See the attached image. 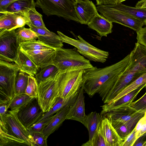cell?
Returning <instances> with one entry per match:
<instances>
[{
	"label": "cell",
	"mask_w": 146,
	"mask_h": 146,
	"mask_svg": "<svg viewBox=\"0 0 146 146\" xmlns=\"http://www.w3.org/2000/svg\"><path fill=\"white\" fill-rule=\"evenodd\" d=\"M129 61V54L113 64L83 70L82 87L90 97L98 93L103 101Z\"/></svg>",
	"instance_id": "1"
},
{
	"label": "cell",
	"mask_w": 146,
	"mask_h": 146,
	"mask_svg": "<svg viewBox=\"0 0 146 146\" xmlns=\"http://www.w3.org/2000/svg\"><path fill=\"white\" fill-rule=\"evenodd\" d=\"M52 64L60 72L76 70L88 69L93 66L90 60L80 54L77 48L55 49V54Z\"/></svg>",
	"instance_id": "2"
},
{
	"label": "cell",
	"mask_w": 146,
	"mask_h": 146,
	"mask_svg": "<svg viewBox=\"0 0 146 146\" xmlns=\"http://www.w3.org/2000/svg\"><path fill=\"white\" fill-rule=\"evenodd\" d=\"M76 0H36L35 6L47 16L56 15L80 23L75 9Z\"/></svg>",
	"instance_id": "3"
},
{
	"label": "cell",
	"mask_w": 146,
	"mask_h": 146,
	"mask_svg": "<svg viewBox=\"0 0 146 146\" xmlns=\"http://www.w3.org/2000/svg\"><path fill=\"white\" fill-rule=\"evenodd\" d=\"M83 72V70L59 72L56 76L59 97L66 98L79 91L82 87Z\"/></svg>",
	"instance_id": "4"
},
{
	"label": "cell",
	"mask_w": 146,
	"mask_h": 146,
	"mask_svg": "<svg viewBox=\"0 0 146 146\" xmlns=\"http://www.w3.org/2000/svg\"><path fill=\"white\" fill-rule=\"evenodd\" d=\"M13 62L0 60V98L11 101L15 95V81L19 71Z\"/></svg>",
	"instance_id": "5"
},
{
	"label": "cell",
	"mask_w": 146,
	"mask_h": 146,
	"mask_svg": "<svg viewBox=\"0 0 146 146\" xmlns=\"http://www.w3.org/2000/svg\"><path fill=\"white\" fill-rule=\"evenodd\" d=\"M63 42L72 45L76 48L78 51L90 60L104 63L109 56V52L98 48L91 45L84 39L80 35L78 39H75L58 31Z\"/></svg>",
	"instance_id": "6"
},
{
	"label": "cell",
	"mask_w": 146,
	"mask_h": 146,
	"mask_svg": "<svg viewBox=\"0 0 146 146\" xmlns=\"http://www.w3.org/2000/svg\"><path fill=\"white\" fill-rule=\"evenodd\" d=\"M96 8L101 15L112 23L120 24L137 32L144 25L143 23L116 9L113 5H98Z\"/></svg>",
	"instance_id": "7"
},
{
	"label": "cell",
	"mask_w": 146,
	"mask_h": 146,
	"mask_svg": "<svg viewBox=\"0 0 146 146\" xmlns=\"http://www.w3.org/2000/svg\"><path fill=\"white\" fill-rule=\"evenodd\" d=\"M57 74L38 84L37 99L44 113L50 110L59 97L56 82Z\"/></svg>",
	"instance_id": "8"
},
{
	"label": "cell",
	"mask_w": 146,
	"mask_h": 146,
	"mask_svg": "<svg viewBox=\"0 0 146 146\" xmlns=\"http://www.w3.org/2000/svg\"><path fill=\"white\" fill-rule=\"evenodd\" d=\"M15 30L0 34V60L14 62L19 48Z\"/></svg>",
	"instance_id": "9"
},
{
	"label": "cell",
	"mask_w": 146,
	"mask_h": 146,
	"mask_svg": "<svg viewBox=\"0 0 146 146\" xmlns=\"http://www.w3.org/2000/svg\"><path fill=\"white\" fill-rule=\"evenodd\" d=\"M18 110H8L6 114L4 120L6 133L23 140L29 146H31L29 139L30 133L17 116Z\"/></svg>",
	"instance_id": "10"
},
{
	"label": "cell",
	"mask_w": 146,
	"mask_h": 146,
	"mask_svg": "<svg viewBox=\"0 0 146 146\" xmlns=\"http://www.w3.org/2000/svg\"><path fill=\"white\" fill-rule=\"evenodd\" d=\"M44 113L38 104L37 98H34L18 110L17 115L27 129L38 121Z\"/></svg>",
	"instance_id": "11"
},
{
	"label": "cell",
	"mask_w": 146,
	"mask_h": 146,
	"mask_svg": "<svg viewBox=\"0 0 146 146\" xmlns=\"http://www.w3.org/2000/svg\"><path fill=\"white\" fill-rule=\"evenodd\" d=\"M75 9L80 23L88 25L98 14L96 7L92 1H76Z\"/></svg>",
	"instance_id": "12"
},
{
	"label": "cell",
	"mask_w": 146,
	"mask_h": 146,
	"mask_svg": "<svg viewBox=\"0 0 146 146\" xmlns=\"http://www.w3.org/2000/svg\"><path fill=\"white\" fill-rule=\"evenodd\" d=\"M27 25L38 35V40L54 49L62 47L63 42L58 35L47 28L36 27L29 21Z\"/></svg>",
	"instance_id": "13"
},
{
	"label": "cell",
	"mask_w": 146,
	"mask_h": 146,
	"mask_svg": "<svg viewBox=\"0 0 146 146\" xmlns=\"http://www.w3.org/2000/svg\"><path fill=\"white\" fill-rule=\"evenodd\" d=\"M84 90L81 87L80 89L77 98L73 104L69 108L66 119L74 120L83 124L87 115L85 113Z\"/></svg>",
	"instance_id": "14"
},
{
	"label": "cell",
	"mask_w": 146,
	"mask_h": 146,
	"mask_svg": "<svg viewBox=\"0 0 146 146\" xmlns=\"http://www.w3.org/2000/svg\"><path fill=\"white\" fill-rule=\"evenodd\" d=\"M22 51L34 62L39 68L53 64V60L55 56V49Z\"/></svg>",
	"instance_id": "15"
},
{
	"label": "cell",
	"mask_w": 146,
	"mask_h": 146,
	"mask_svg": "<svg viewBox=\"0 0 146 146\" xmlns=\"http://www.w3.org/2000/svg\"><path fill=\"white\" fill-rule=\"evenodd\" d=\"M103 116L96 111L92 112L87 115L86 119L83 124L87 129L89 135V140L82 144L83 146H92L99 126L101 123Z\"/></svg>",
	"instance_id": "16"
},
{
	"label": "cell",
	"mask_w": 146,
	"mask_h": 146,
	"mask_svg": "<svg viewBox=\"0 0 146 146\" xmlns=\"http://www.w3.org/2000/svg\"><path fill=\"white\" fill-rule=\"evenodd\" d=\"M138 111L130 105H127L108 111L102 115L107 117L112 121H117L124 123L134 116Z\"/></svg>",
	"instance_id": "17"
},
{
	"label": "cell",
	"mask_w": 146,
	"mask_h": 146,
	"mask_svg": "<svg viewBox=\"0 0 146 146\" xmlns=\"http://www.w3.org/2000/svg\"><path fill=\"white\" fill-rule=\"evenodd\" d=\"M145 113L138 111L134 116L124 123L117 121H112L113 126L123 141L133 130L138 122L143 116Z\"/></svg>",
	"instance_id": "18"
},
{
	"label": "cell",
	"mask_w": 146,
	"mask_h": 146,
	"mask_svg": "<svg viewBox=\"0 0 146 146\" xmlns=\"http://www.w3.org/2000/svg\"><path fill=\"white\" fill-rule=\"evenodd\" d=\"M112 123L109 119L103 116L102 126L107 146H122L123 141L113 126Z\"/></svg>",
	"instance_id": "19"
},
{
	"label": "cell",
	"mask_w": 146,
	"mask_h": 146,
	"mask_svg": "<svg viewBox=\"0 0 146 146\" xmlns=\"http://www.w3.org/2000/svg\"><path fill=\"white\" fill-rule=\"evenodd\" d=\"M146 86V84L142 85L115 101L105 104L101 106L102 110L101 114L102 115L109 111L123 106L130 105L140 91Z\"/></svg>",
	"instance_id": "20"
},
{
	"label": "cell",
	"mask_w": 146,
	"mask_h": 146,
	"mask_svg": "<svg viewBox=\"0 0 146 146\" xmlns=\"http://www.w3.org/2000/svg\"><path fill=\"white\" fill-rule=\"evenodd\" d=\"M88 26L96 31L101 37L111 33L113 27L112 23L98 13L92 18Z\"/></svg>",
	"instance_id": "21"
},
{
	"label": "cell",
	"mask_w": 146,
	"mask_h": 146,
	"mask_svg": "<svg viewBox=\"0 0 146 146\" xmlns=\"http://www.w3.org/2000/svg\"><path fill=\"white\" fill-rule=\"evenodd\" d=\"M19 71L29 75L35 76L39 68L34 62L19 48L14 62Z\"/></svg>",
	"instance_id": "22"
},
{
	"label": "cell",
	"mask_w": 146,
	"mask_h": 146,
	"mask_svg": "<svg viewBox=\"0 0 146 146\" xmlns=\"http://www.w3.org/2000/svg\"><path fill=\"white\" fill-rule=\"evenodd\" d=\"M66 106L54 115L48 124L43 130L42 133L47 138L54 132L66 119V117L70 106Z\"/></svg>",
	"instance_id": "23"
},
{
	"label": "cell",
	"mask_w": 146,
	"mask_h": 146,
	"mask_svg": "<svg viewBox=\"0 0 146 146\" xmlns=\"http://www.w3.org/2000/svg\"><path fill=\"white\" fill-rule=\"evenodd\" d=\"M79 91L74 95L66 98L63 99L59 97H58L50 110L45 113L37 122L52 116L64 107L67 105H71L73 104L77 98Z\"/></svg>",
	"instance_id": "24"
},
{
	"label": "cell",
	"mask_w": 146,
	"mask_h": 146,
	"mask_svg": "<svg viewBox=\"0 0 146 146\" xmlns=\"http://www.w3.org/2000/svg\"><path fill=\"white\" fill-rule=\"evenodd\" d=\"M17 13H0V34L17 29Z\"/></svg>",
	"instance_id": "25"
},
{
	"label": "cell",
	"mask_w": 146,
	"mask_h": 146,
	"mask_svg": "<svg viewBox=\"0 0 146 146\" xmlns=\"http://www.w3.org/2000/svg\"><path fill=\"white\" fill-rule=\"evenodd\" d=\"M112 5L116 9L143 23L146 20V9L131 7L120 3Z\"/></svg>",
	"instance_id": "26"
},
{
	"label": "cell",
	"mask_w": 146,
	"mask_h": 146,
	"mask_svg": "<svg viewBox=\"0 0 146 146\" xmlns=\"http://www.w3.org/2000/svg\"><path fill=\"white\" fill-rule=\"evenodd\" d=\"M34 7H36L34 0H19L12 3L0 13L21 12L25 14L30 9Z\"/></svg>",
	"instance_id": "27"
},
{
	"label": "cell",
	"mask_w": 146,
	"mask_h": 146,
	"mask_svg": "<svg viewBox=\"0 0 146 146\" xmlns=\"http://www.w3.org/2000/svg\"><path fill=\"white\" fill-rule=\"evenodd\" d=\"M144 84H146V72L125 88L109 102H111L117 100L127 94Z\"/></svg>",
	"instance_id": "28"
},
{
	"label": "cell",
	"mask_w": 146,
	"mask_h": 146,
	"mask_svg": "<svg viewBox=\"0 0 146 146\" xmlns=\"http://www.w3.org/2000/svg\"><path fill=\"white\" fill-rule=\"evenodd\" d=\"M59 72L57 68L53 64L39 68L35 76L38 84L49 78L56 75Z\"/></svg>",
	"instance_id": "29"
},
{
	"label": "cell",
	"mask_w": 146,
	"mask_h": 146,
	"mask_svg": "<svg viewBox=\"0 0 146 146\" xmlns=\"http://www.w3.org/2000/svg\"><path fill=\"white\" fill-rule=\"evenodd\" d=\"M29 146L23 140L4 131L0 128V146Z\"/></svg>",
	"instance_id": "30"
},
{
	"label": "cell",
	"mask_w": 146,
	"mask_h": 146,
	"mask_svg": "<svg viewBox=\"0 0 146 146\" xmlns=\"http://www.w3.org/2000/svg\"><path fill=\"white\" fill-rule=\"evenodd\" d=\"M17 40L19 43L36 40L38 35L30 28L24 27L18 28L15 30Z\"/></svg>",
	"instance_id": "31"
},
{
	"label": "cell",
	"mask_w": 146,
	"mask_h": 146,
	"mask_svg": "<svg viewBox=\"0 0 146 146\" xmlns=\"http://www.w3.org/2000/svg\"><path fill=\"white\" fill-rule=\"evenodd\" d=\"M28 74L19 70L17 74L15 81V96L25 94L28 82Z\"/></svg>",
	"instance_id": "32"
},
{
	"label": "cell",
	"mask_w": 146,
	"mask_h": 146,
	"mask_svg": "<svg viewBox=\"0 0 146 146\" xmlns=\"http://www.w3.org/2000/svg\"><path fill=\"white\" fill-rule=\"evenodd\" d=\"M19 47L20 49L23 51L54 49L36 40L20 43Z\"/></svg>",
	"instance_id": "33"
},
{
	"label": "cell",
	"mask_w": 146,
	"mask_h": 146,
	"mask_svg": "<svg viewBox=\"0 0 146 146\" xmlns=\"http://www.w3.org/2000/svg\"><path fill=\"white\" fill-rule=\"evenodd\" d=\"M35 7H34L30 9L25 15L33 26L38 28H46L42 19V15L36 11Z\"/></svg>",
	"instance_id": "34"
},
{
	"label": "cell",
	"mask_w": 146,
	"mask_h": 146,
	"mask_svg": "<svg viewBox=\"0 0 146 146\" xmlns=\"http://www.w3.org/2000/svg\"><path fill=\"white\" fill-rule=\"evenodd\" d=\"M34 98H32L26 94L15 96L9 102L8 108L11 110L19 109L31 101Z\"/></svg>",
	"instance_id": "35"
},
{
	"label": "cell",
	"mask_w": 146,
	"mask_h": 146,
	"mask_svg": "<svg viewBox=\"0 0 146 146\" xmlns=\"http://www.w3.org/2000/svg\"><path fill=\"white\" fill-rule=\"evenodd\" d=\"M38 91V83L35 77L29 75L27 85L25 94L32 98H37Z\"/></svg>",
	"instance_id": "36"
},
{
	"label": "cell",
	"mask_w": 146,
	"mask_h": 146,
	"mask_svg": "<svg viewBox=\"0 0 146 146\" xmlns=\"http://www.w3.org/2000/svg\"><path fill=\"white\" fill-rule=\"evenodd\" d=\"M30 133L29 138L31 146H47V138L42 133L35 132Z\"/></svg>",
	"instance_id": "37"
},
{
	"label": "cell",
	"mask_w": 146,
	"mask_h": 146,
	"mask_svg": "<svg viewBox=\"0 0 146 146\" xmlns=\"http://www.w3.org/2000/svg\"><path fill=\"white\" fill-rule=\"evenodd\" d=\"M53 116L37 122L34 124L27 129L29 133L35 132L42 133L43 129L48 124Z\"/></svg>",
	"instance_id": "38"
},
{
	"label": "cell",
	"mask_w": 146,
	"mask_h": 146,
	"mask_svg": "<svg viewBox=\"0 0 146 146\" xmlns=\"http://www.w3.org/2000/svg\"><path fill=\"white\" fill-rule=\"evenodd\" d=\"M130 106L137 111L146 112V92L139 99L135 102H131Z\"/></svg>",
	"instance_id": "39"
},
{
	"label": "cell",
	"mask_w": 146,
	"mask_h": 146,
	"mask_svg": "<svg viewBox=\"0 0 146 146\" xmlns=\"http://www.w3.org/2000/svg\"><path fill=\"white\" fill-rule=\"evenodd\" d=\"M92 146H107L102 126L100 125Z\"/></svg>",
	"instance_id": "40"
},
{
	"label": "cell",
	"mask_w": 146,
	"mask_h": 146,
	"mask_svg": "<svg viewBox=\"0 0 146 146\" xmlns=\"http://www.w3.org/2000/svg\"><path fill=\"white\" fill-rule=\"evenodd\" d=\"M135 129L136 132L137 139L146 133V112L138 122Z\"/></svg>",
	"instance_id": "41"
},
{
	"label": "cell",
	"mask_w": 146,
	"mask_h": 146,
	"mask_svg": "<svg viewBox=\"0 0 146 146\" xmlns=\"http://www.w3.org/2000/svg\"><path fill=\"white\" fill-rule=\"evenodd\" d=\"M137 139L136 132L134 128L123 141L122 146H133Z\"/></svg>",
	"instance_id": "42"
},
{
	"label": "cell",
	"mask_w": 146,
	"mask_h": 146,
	"mask_svg": "<svg viewBox=\"0 0 146 146\" xmlns=\"http://www.w3.org/2000/svg\"><path fill=\"white\" fill-rule=\"evenodd\" d=\"M137 42L146 47V27L136 32Z\"/></svg>",
	"instance_id": "43"
},
{
	"label": "cell",
	"mask_w": 146,
	"mask_h": 146,
	"mask_svg": "<svg viewBox=\"0 0 146 146\" xmlns=\"http://www.w3.org/2000/svg\"><path fill=\"white\" fill-rule=\"evenodd\" d=\"M133 146H146V133L136 139Z\"/></svg>",
	"instance_id": "44"
},
{
	"label": "cell",
	"mask_w": 146,
	"mask_h": 146,
	"mask_svg": "<svg viewBox=\"0 0 146 146\" xmlns=\"http://www.w3.org/2000/svg\"><path fill=\"white\" fill-rule=\"evenodd\" d=\"M19 0H0V12L5 10L9 5Z\"/></svg>",
	"instance_id": "45"
},
{
	"label": "cell",
	"mask_w": 146,
	"mask_h": 146,
	"mask_svg": "<svg viewBox=\"0 0 146 146\" xmlns=\"http://www.w3.org/2000/svg\"><path fill=\"white\" fill-rule=\"evenodd\" d=\"M119 0H96V5H109L116 4L119 3Z\"/></svg>",
	"instance_id": "46"
},
{
	"label": "cell",
	"mask_w": 146,
	"mask_h": 146,
	"mask_svg": "<svg viewBox=\"0 0 146 146\" xmlns=\"http://www.w3.org/2000/svg\"><path fill=\"white\" fill-rule=\"evenodd\" d=\"M135 7L146 9V0H141L136 4Z\"/></svg>",
	"instance_id": "47"
},
{
	"label": "cell",
	"mask_w": 146,
	"mask_h": 146,
	"mask_svg": "<svg viewBox=\"0 0 146 146\" xmlns=\"http://www.w3.org/2000/svg\"><path fill=\"white\" fill-rule=\"evenodd\" d=\"M126 0H119V3H121L122 2H123L124 1H126Z\"/></svg>",
	"instance_id": "48"
},
{
	"label": "cell",
	"mask_w": 146,
	"mask_h": 146,
	"mask_svg": "<svg viewBox=\"0 0 146 146\" xmlns=\"http://www.w3.org/2000/svg\"><path fill=\"white\" fill-rule=\"evenodd\" d=\"M144 25H146V20H145L144 22Z\"/></svg>",
	"instance_id": "49"
},
{
	"label": "cell",
	"mask_w": 146,
	"mask_h": 146,
	"mask_svg": "<svg viewBox=\"0 0 146 146\" xmlns=\"http://www.w3.org/2000/svg\"><path fill=\"white\" fill-rule=\"evenodd\" d=\"M77 0H80V1H88V0H76V1H77Z\"/></svg>",
	"instance_id": "50"
},
{
	"label": "cell",
	"mask_w": 146,
	"mask_h": 146,
	"mask_svg": "<svg viewBox=\"0 0 146 146\" xmlns=\"http://www.w3.org/2000/svg\"><path fill=\"white\" fill-rule=\"evenodd\" d=\"M145 87H146V86H145Z\"/></svg>",
	"instance_id": "51"
}]
</instances>
